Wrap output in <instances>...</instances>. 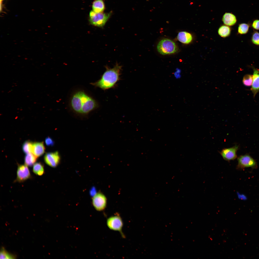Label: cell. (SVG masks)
<instances>
[{"mask_svg":"<svg viewBox=\"0 0 259 259\" xmlns=\"http://www.w3.org/2000/svg\"><path fill=\"white\" fill-rule=\"evenodd\" d=\"M70 104L74 111L82 115L88 114L98 106L95 100L82 91H77L73 95Z\"/></svg>","mask_w":259,"mask_h":259,"instance_id":"cell-1","label":"cell"},{"mask_svg":"<svg viewBox=\"0 0 259 259\" xmlns=\"http://www.w3.org/2000/svg\"><path fill=\"white\" fill-rule=\"evenodd\" d=\"M106 70L101 78L96 82L91 83L96 87L105 90L115 87L120 79L121 66L117 64L112 68L106 67Z\"/></svg>","mask_w":259,"mask_h":259,"instance_id":"cell-2","label":"cell"},{"mask_svg":"<svg viewBox=\"0 0 259 259\" xmlns=\"http://www.w3.org/2000/svg\"><path fill=\"white\" fill-rule=\"evenodd\" d=\"M157 49L160 53L165 55L176 53L178 50V48L174 41L170 39L165 38L159 42L157 46Z\"/></svg>","mask_w":259,"mask_h":259,"instance_id":"cell-3","label":"cell"},{"mask_svg":"<svg viewBox=\"0 0 259 259\" xmlns=\"http://www.w3.org/2000/svg\"><path fill=\"white\" fill-rule=\"evenodd\" d=\"M112 13H106L96 12L93 10L89 14V21L92 25L99 27H102L109 18Z\"/></svg>","mask_w":259,"mask_h":259,"instance_id":"cell-4","label":"cell"},{"mask_svg":"<svg viewBox=\"0 0 259 259\" xmlns=\"http://www.w3.org/2000/svg\"><path fill=\"white\" fill-rule=\"evenodd\" d=\"M107 225L111 230L119 231L124 237L122 230L123 223V220L119 214H116L109 217L106 221Z\"/></svg>","mask_w":259,"mask_h":259,"instance_id":"cell-5","label":"cell"},{"mask_svg":"<svg viewBox=\"0 0 259 259\" xmlns=\"http://www.w3.org/2000/svg\"><path fill=\"white\" fill-rule=\"evenodd\" d=\"M238 164L237 169L242 170L245 168L251 167L253 169L257 168V165L255 160L250 155L246 154L239 156L237 158Z\"/></svg>","mask_w":259,"mask_h":259,"instance_id":"cell-6","label":"cell"},{"mask_svg":"<svg viewBox=\"0 0 259 259\" xmlns=\"http://www.w3.org/2000/svg\"><path fill=\"white\" fill-rule=\"evenodd\" d=\"M107 199L102 193L99 192L96 194L92 199V203L95 209L98 211L104 210L107 205Z\"/></svg>","mask_w":259,"mask_h":259,"instance_id":"cell-7","label":"cell"},{"mask_svg":"<svg viewBox=\"0 0 259 259\" xmlns=\"http://www.w3.org/2000/svg\"><path fill=\"white\" fill-rule=\"evenodd\" d=\"M60 159V156L58 151L47 153L44 156V160L46 163L53 167H56L58 165Z\"/></svg>","mask_w":259,"mask_h":259,"instance_id":"cell-8","label":"cell"},{"mask_svg":"<svg viewBox=\"0 0 259 259\" xmlns=\"http://www.w3.org/2000/svg\"><path fill=\"white\" fill-rule=\"evenodd\" d=\"M16 181L19 182H22L31 177L30 171L27 165H18L17 171Z\"/></svg>","mask_w":259,"mask_h":259,"instance_id":"cell-9","label":"cell"},{"mask_svg":"<svg viewBox=\"0 0 259 259\" xmlns=\"http://www.w3.org/2000/svg\"><path fill=\"white\" fill-rule=\"evenodd\" d=\"M238 148V146L235 145L231 147L224 148L220 153L224 160L230 161L237 158L236 153Z\"/></svg>","mask_w":259,"mask_h":259,"instance_id":"cell-10","label":"cell"},{"mask_svg":"<svg viewBox=\"0 0 259 259\" xmlns=\"http://www.w3.org/2000/svg\"><path fill=\"white\" fill-rule=\"evenodd\" d=\"M253 82L251 90L254 97L259 91V70L253 69Z\"/></svg>","mask_w":259,"mask_h":259,"instance_id":"cell-11","label":"cell"},{"mask_svg":"<svg viewBox=\"0 0 259 259\" xmlns=\"http://www.w3.org/2000/svg\"><path fill=\"white\" fill-rule=\"evenodd\" d=\"M45 147L43 142L33 143L32 153L37 157L43 154Z\"/></svg>","mask_w":259,"mask_h":259,"instance_id":"cell-12","label":"cell"},{"mask_svg":"<svg viewBox=\"0 0 259 259\" xmlns=\"http://www.w3.org/2000/svg\"><path fill=\"white\" fill-rule=\"evenodd\" d=\"M177 38L180 42L185 44L190 43L193 39V37L190 33L186 31H181L178 33Z\"/></svg>","mask_w":259,"mask_h":259,"instance_id":"cell-13","label":"cell"},{"mask_svg":"<svg viewBox=\"0 0 259 259\" xmlns=\"http://www.w3.org/2000/svg\"><path fill=\"white\" fill-rule=\"evenodd\" d=\"M222 21L224 24L227 26H232L235 24L237 21L235 16L229 13H225L224 15Z\"/></svg>","mask_w":259,"mask_h":259,"instance_id":"cell-14","label":"cell"},{"mask_svg":"<svg viewBox=\"0 0 259 259\" xmlns=\"http://www.w3.org/2000/svg\"><path fill=\"white\" fill-rule=\"evenodd\" d=\"M104 8V4L102 0H96L93 3V11L96 12H102Z\"/></svg>","mask_w":259,"mask_h":259,"instance_id":"cell-15","label":"cell"},{"mask_svg":"<svg viewBox=\"0 0 259 259\" xmlns=\"http://www.w3.org/2000/svg\"><path fill=\"white\" fill-rule=\"evenodd\" d=\"M37 157L33 153H31L26 154L24 159L25 165L28 166H31L35 163Z\"/></svg>","mask_w":259,"mask_h":259,"instance_id":"cell-16","label":"cell"},{"mask_svg":"<svg viewBox=\"0 0 259 259\" xmlns=\"http://www.w3.org/2000/svg\"><path fill=\"white\" fill-rule=\"evenodd\" d=\"M231 31V29L229 26L223 25L219 28L218 33L221 36L225 38L228 36L230 35Z\"/></svg>","mask_w":259,"mask_h":259,"instance_id":"cell-17","label":"cell"},{"mask_svg":"<svg viewBox=\"0 0 259 259\" xmlns=\"http://www.w3.org/2000/svg\"><path fill=\"white\" fill-rule=\"evenodd\" d=\"M33 171L35 174L39 176L43 175L44 172V166L41 162H37L34 164Z\"/></svg>","mask_w":259,"mask_h":259,"instance_id":"cell-18","label":"cell"},{"mask_svg":"<svg viewBox=\"0 0 259 259\" xmlns=\"http://www.w3.org/2000/svg\"><path fill=\"white\" fill-rule=\"evenodd\" d=\"M33 143L29 141H25L23 144L22 149L23 152L27 154L32 152Z\"/></svg>","mask_w":259,"mask_h":259,"instance_id":"cell-19","label":"cell"},{"mask_svg":"<svg viewBox=\"0 0 259 259\" xmlns=\"http://www.w3.org/2000/svg\"><path fill=\"white\" fill-rule=\"evenodd\" d=\"M0 259L16 258L15 255L8 252L4 247H2L0 250Z\"/></svg>","mask_w":259,"mask_h":259,"instance_id":"cell-20","label":"cell"},{"mask_svg":"<svg viewBox=\"0 0 259 259\" xmlns=\"http://www.w3.org/2000/svg\"><path fill=\"white\" fill-rule=\"evenodd\" d=\"M249 25L247 24L243 23L240 24L238 28V33L241 35L246 34L248 31Z\"/></svg>","mask_w":259,"mask_h":259,"instance_id":"cell-21","label":"cell"},{"mask_svg":"<svg viewBox=\"0 0 259 259\" xmlns=\"http://www.w3.org/2000/svg\"><path fill=\"white\" fill-rule=\"evenodd\" d=\"M253 80V76L250 74L246 75L243 77V83L246 86H250L252 85Z\"/></svg>","mask_w":259,"mask_h":259,"instance_id":"cell-22","label":"cell"},{"mask_svg":"<svg viewBox=\"0 0 259 259\" xmlns=\"http://www.w3.org/2000/svg\"><path fill=\"white\" fill-rule=\"evenodd\" d=\"M251 41L254 44L259 45V32L256 31L253 32L251 38Z\"/></svg>","mask_w":259,"mask_h":259,"instance_id":"cell-23","label":"cell"},{"mask_svg":"<svg viewBox=\"0 0 259 259\" xmlns=\"http://www.w3.org/2000/svg\"><path fill=\"white\" fill-rule=\"evenodd\" d=\"M45 142L47 146H53L54 142L52 139L49 137H47L45 139Z\"/></svg>","mask_w":259,"mask_h":259,"instance_id":"cell-24","label":"cell"},{"mask_svg":"<svg viewBox=\"0 0 259 259\" xmlns=\"http://www.w3.org/2000/svg\"><path fill=\"white\" fill-rule=\"evenodd\" d=\"M252 27L255 29L259 30V20H254L252 24Z\"/></svg>","mask_w":259,"mask_h":259,"instance_id":"cell-25","label":"cell"},{"mask_svg":"<svg viewBox=\"0 0 259 259\" xmlns=\"http://www.w3.org/2000/svg\"><path fill=\"white\" fill-rule=\"evenodd\" d=\"M180 71H176L174 73L175 76L176 78H178L180 77Z\"/></svg>","mask_w":259,"mask_h":259,"instance_id":"cell-26","label":"cell"},{"mask_svg":"<svg viewBox=\"0 0 259 259\" xmlns=\"http://www.w3.org/2000/svg\"><path fill=\"white\" fill-rule=\"evenodd\" d=\"M94 194V189H92L90 191V194L92 195Z\"/></svg>","mask_w":259,"mask_h":259,"instance_id":"cell-27","label":"cell"},{"mask_svg":"<svg viewBox=\"0 0 259 259\" xmlns=\"http://www.w3.org/2000/svg\"><path fill=\"white\" fill-rule=\"evenodd\" d=\"M3 0H0V1L1 2V1H2Z\"/></svg>","mask_w":259,"mask_h":259,"instance_id":"cell-28","label":"cell"}]
</instances>
